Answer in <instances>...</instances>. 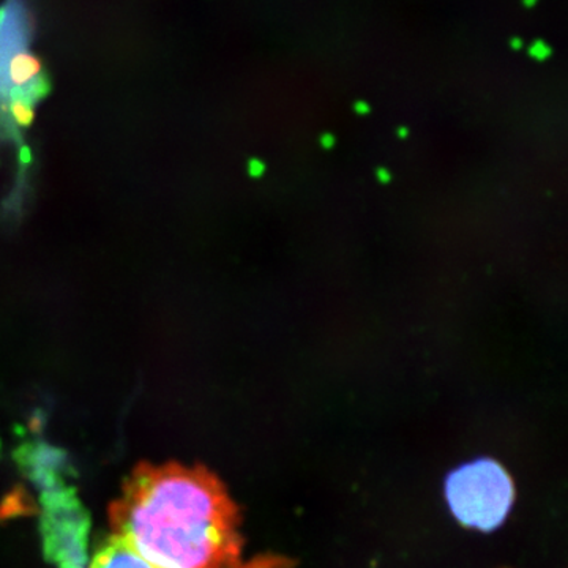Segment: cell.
<instances>
[{"mask_svg":"<svg viewBox=\"0 0 568 568\" xmlns=\"http://www.w3.org/2000/svg\"><path fill=\"white\" fill-rule=\"evenodd\" d=\"M33 21L24 0L0 7V102L13 95L39 100L50 91L43 62L32 51Z\"/></svg>","mask_w":568,"mask_h":568,"instance_id":"cell-3","label":"cell"},{"mask_svg":"<svg viewBox=\"0 0 568 568\" xmlns=\"http://www.w3.org/2000/svg\"><path fill=\"white\" fill-rule=\"evenodd\" d=\"M510 48L514 51H521L525 48V41L519 37H514V39H510Z\"/></svg>","mask_w":568,"mask_h":568,"instance_id":"cell-8","label":"cell"},{"mask_svg":"<svg viewBox=\"0 0 568 568\" xmlns=\"http://www.w3.org/2000/svg\"><path fill=\"white\" fill-rule=\"evenodd\" d=\"M444 493L459 525L480 532L503 526L517 495L506 467L491 458L474 459L452 470Z\"/></svg>","mask_w":568,"mask_h":568,"instance_id":"cell-2","label":"cell"},{"mask_svg":"<svg viewBox=\"0 0 568 568\" xmlns=\"http://www.w3.org/2000/svg\"><path fill=\"white\" fill-rule=\"evenodd\" d=\"M521 2H523V7H525V9L532 10V9H536L538 0H521Z\"/></svg>","mask_w":568,"mask_h":568,"instance_id":"cell-9","label":"cell"},{"mask_svg":"<svg viewBox=\"0 0 568 568\" xmlns=\"http://www.w3.org/2000/svg\"><path fill=\"white\" fill-rule=\"evenodd\" d=\"M551 54V47H549V44L545 40H536L529 47L530 58L537 59V61H547V59Z\"/></svg>","mask_w":568,"mask_h":568,"instance_id":"cell-7","label":"cell"},{"mask_svg":"<svg viewBox=\"0 0 568 568\" xmlns=\"http://www.w3.org/2000/svg\"><path fill=\"white\" fill-rule=\"evenodd\" d=\"M89 568H162L145 559L141 552L123 540L122 537L111 536L97 549Z\"/></svg>","mask_w":568,"mask_h":568,"instance_id":"cell-5","label":"cell"},{"mask_svg":"<svg viewBox=\"0 0 568 568\" xmlns=\"http://www.w3.org/2000/svg\"><path fill=\"white\" fill-rule=\"evenodd\" d=\"M114 536L162 568H239L241 515L205 467H136L111 507Z\"/></svg>","mask_w":568,"mask_h":568,"instance_id":"cell-1","label":"cell"},{"mask_svg":"<svg viewBox=\"0 0 568 568\" xmlns=\"http://www.w3.org/2000/svg\"><path fill=\"white\" fill-rule=\"evenodd\" d=\"M88 518L82 514L73 491L51 496L44 514L48 551L62 568H85Z\"/></svg>","mask_w":568,"mask_h":568,"instance_id":"cell-4","label":"cell"},{"mask_svg":"<svg viewBox=\"0 0 568 568\" xmlns=\"http://www.w3.org/2000/svg\"><path fill=\"white\" fill-rule=\"evenodd\" d=\"M36 103L29 95H13L7 100V108H9L11 121L18 129H31L33 121H36Z\"/></svg>","mask_w":568,"mask_h":568,"instance_id":"cell-6","label":"cell"}]
</instances>
